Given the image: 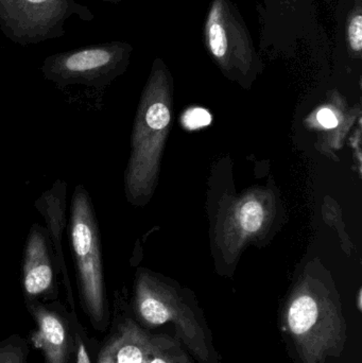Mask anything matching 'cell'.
Returning a JSON list of instances; mask_svg holds the SVG:
<instances>
[{
  "instance_id": "obj_1",
  "label": "cell",
  "mask_w": 362,
  "mask_h": 363,
  "mask_svg": "<svg viewBox=\"0 0 362 363\" xmlns=\"http://www.w3.org/2000/svg\"><path fill=\"white\" fill-rule=\"evenodd\" d=\"M70 245L83 308L96 330H103L108 311L97 216L89 191L77 185L72 196Z\"/></svg>"
},
{
  "instance_id": "obj_2",
  "label": "cell",
  "mask_w": 362,
  "mask_h": 363,
  "mask_svg": "<svg viewBox=\"0 0 362 363\" xmlns=\"http://www.w3.org/2000/svg\"><path fill=\"white\" fill-rule=\"evenodd\" d=\"M285 325L303 363H327L344 351L348 330L339 305L314 290L293 296Z\"/></svg>"
},
{
  "instance_id": "obj_3",
  "label": "cell",
  "mask_w": 362,
  "mask_h": 363,
  "mask_svg": "<svg viewBox=\"0 0 362 363\" xmlns=\"http://www.w3.org/2000/svg\"><path fill=\"white\" fill-rule=\"evenodd\" d=\"M70 17L95 19L86 6L74 0H0V30L21 46L62 38Z\"/></svg>"
},
{
  "instance_id": "obj_4",
  "label": "cell",
  "mask_w": 362,
  "mask_h": 363,
  "mask_svg": "<svg viewBox=\"0 0 362 363\" xmlns=\"http://www.w3.org/2000/svg\"><path fill=\"white\" fill-rule=\"evenodd\" d=\"M132 51L129 43L117 40L55 53L43 62V76L60 89L69 85L102 89L125 72Z\"/></svg>"
},
{
  "instance_id": "obj_5",
  "label": "cell",
  "mask_w": 362,
  "mask_h": 363,
  "mask_svg": "<svg viewBox=\"0 0 362 363\" xmlns=\"http://www.w3.org/2000/svg\"><path fill=\"white\" fill-rule=\"evenodd\" d=\"M206 48L225 68L247 69L257 60L252 38L231 0H213L204 25Z\"/></svg>"
},
{
  "instance_id": "obj_6",
  "label": "cell",
  "mask_w": 362,
  "mask_h": 363,
  "mask_svg": "<svg viewBox=\"0 0 362 363\" xmlns=\"http://www.w3.org/2000/svg\"><path fill=\"white\" fill-rule=\"evenodd\" d=\"M136 311L149 325L172 323L185 345L202 362L210 357L205 335L193 311L152 279L140 277L136 285Z\"/></svg>"
},
{
  "instance_id": "obj_7",
  "label": "cell",
  "mask_w": 362,
  "mask_h": 363,
  "mask_svg": "<svg viewBox=\"0 0 362 363\" xmlns=\"http://www.w3.org/2000/svg\"><path fill=\"white\" fill-rule=\"evenodd\" d=\"M261 6L263 46H312L318 42L314 0H264Z\"/></svg>"
},
{
  "instance_id": "obj_8",
  "label": "cell",
  "mask_w": 362,
  "mask_h": 363,
  "mask_svg": "<svg viewBox=\"0 0 362 363\" xmlns=\"http://www.w3.org/2000/svg\"><path fill=\"white\" fill-rule=\"evenodd\" d=\"M26 305L36 323L31 341L42 351L45 363H72L76 345L69 315L61 311L59 304L47 305L34 300L26 301Z\"/></svg>"
},
{
  "instance_id": "obj_9",
  "label": "cell",
  "mask_w": 362,
  "mask_h": 363,
  "mask_svg": "<svg viewBox=\"0 0 362 363\" xmlns=\"http://www.w3.org/2000/svg\"><path fill=\"white\" fill-rule=\"evenodd\" d=\"M53 245L48 230L40 223L30 228L23 260V287L26 301H40L57 296Z\"/></svg>"
},
{
  "instance_id": "obj_10",
  "label": "cell",
  "mask_w": 362,
  "mask_h": 363,
  "mask_svg": "<svg viewBox=\"0 0 362 363\" xmlns=\"http://www.w3.org/2000/svg\"><path fill=\"white\" fill-rule=\"evenodd\" d=\"M159 340V337L150 336L128 320L100 350L97 363H145L157 349Z\"/></svg>"
},
{
  "instance_id": "obj_11",
  "label": "cell",
  "mask_w": 362,
  "mask_h": 363,
  "mask_svg": "<svg viewBox=\"0 0 362 363\" xmlns=\"http://www.w3.org/2000/svg\"><path fill=\"white\" fill-rule=\"evenodd\" d=\"M66 191H67V184L64 181H57L49 191L45 192L36 201L35 206L42 213L43 217L46 219V228L55 250L57 270L63 273L64 283L69 294L70 303L74 308L72 288H70L67 269H66L63 250H62V232L65 224Z\"/></svg>"
},
{
  "instance_id": "obj_12",
  "label": "cell",
  "mask_w": 362,
  "mask_h": 363,
  "mask_svg": "<svg viewBox=\"0 0 362 363\" xmlns=\"http://www.w3.org/2000/svg\"><path fill=\"white\" fill-rule=\"evenodd\" d=\"M142 113L138 117L144 121L149 129L162 131L170 123V111L166 104L161 101H152L147 94L146 104L142 106Z\"/></svg>"
},
{
  "instance_id": "obj_13",
  "label": "cell",
  "mask_w": 362,
  "mask_h": 363,
  "mask_svg": "<svg viewBox=\"0 0 362 363\" xmlns=\"http://www.w3.org/2000/svg\"><path fill=\"white\" fill-rule=\"evenodd\" d=\"M28 355L27 343L17 335L0 343V363H28Z\"/></svg>"
},
{
  "instance_id": "obj_14",
  "label": "cell",
  "mask_w": 362,
  "mask_h": 363,
  "mask_svg": "<svg viewBox=\"0 0 362 363\" xmlns=\"http://www.w3.org/2000/svg\"><path fill=\"white\" fill-rule=\"evenodd\" d=\"M240 225L246 232L255 233L261 228L264 211L257 201H248L242 205L239 211Z\"/></svg>"
},
{
  "instance_id": "obj_15",
  "label": "cell",
  "mask_w": 362,
  "mask_h": 363,
  "mask_svg": "<svg viewBox=\"0 0 362 363\" xmlns=\"http://www.w3.org/2000/svg\"><path fill=\"white\" fill-rule=\"evenodd\" d=\"M72 325H74V345H76V351H74V363H93L91 355H89V347H87L86 340H85L84 333L82 328L78 323L76 319L74 311H72Z\"/></svg>"
},
{
  "instance_id": "obj_16",
  "label": "cell",
  "mask_w": 362,
  "mask_h": 363,
  "mask_svg": "<svg viewBox=\"0 0 362 363\" xmlns=\"http://www.w3.org/2000/svg\"><path fill=\"white\" fill-rule=\"evenodd\" d=\"M169 339H164L159 337V345L152 354L149 356L147 363H183L179 356H172L170 354L171 343Z\"/></svg>"
},
{
  "instance_id": "obj_17",
  "label": "cell",
  "mask_w": 362,
  "mask_h": 363,
  "mask_svg": "<svg viewBox=\"0 0 362 363\" xmlns=\"http://www.w3.org/2000/svg\"><path fill=\"white\" fill-rule=\"evenodd\" d=\"M185 125L189 129H198L210 123V115L203 108H193L185 116Z\"/></svg>"
},
{
  "instance_id": "obj_18",
  "label": "cell",
  "mask_w": 362,
  "mask_h": 363,
  "mask_svg": "<svg viewBox=\"0 0 362 363\" xmlns=\"http://www.w3.org/2000/svg\"><path fill=\"white\" fill-rule=\"evenodd\" d=\"M318 121L327 129H334L338 125L337 117L329 108H322L318 113Z\"/></svg>"
},
{
  "instance_id": "obj_19",
  "label": "cell",
  "mask_w": 362,
  "mask_h": 363,
  "mask_svg": "<svg viewBox=\"0 0 362 363\" xmlns=\"http://www.w3.org/2000/svg\"><path fill=\"white\" fill-rule=\"evenodd\" d=\"M103 2H108V4H119V2L123 1V0H101Z\"/></svg>"
},
{
  "instance_id": "obj_20",
  "label": "cell",
  "mask_w": 362,
  "mask_h": 363,
  "mask_svg": "<svg viewBox=\"0 0 362 363\" xmlns=\"http://www.w3.org/2000/svg\"><path fill=\"white\" fill-rule=\"evenodd\" d=\"M361 305H362V303H361V291L359 292V298H358V307H359V309H361Z\"/></svg>"
},
{
  "instance_id": "obj_21",
  "label": "cell",
  "mask_w": 362,
  "mask_h": 363,
  "mask_svg": "<svg viewBox=\"0 0 362 363\" xmlns=\"http://www.w3.org/2000/svg\"><path fill=\"white\" fill-rule=\"evenodd\" d=\"M145 363H147V362H145Z\"/></svg>"
}]
</instances>
